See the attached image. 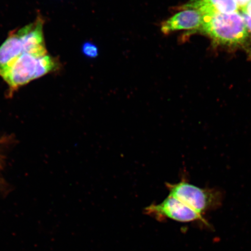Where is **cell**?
I'll list each match as a JSON object with an SVG mask.
<instances>
[{"mask_svg":"<svg viewBox=\"0 0 251 251\" xmlns=\"http://www.w3.org/2000/svg\"><path fill=\"white\" fill-rule=\"evenodd\" d=\"M81 51L84 56L90 58H95L99 56V50L95 44L88 42L83 43L81 47Z\"/></svg>","mask_w":251,"mask_h":251,"instance_id":"obj_8","label":"cell"},{"mask_svg":"<svg viewBox=\"0 0 251 251\" xmlns=\"http://www.w3.org/2000/svg\"><path fill=\"white\" fill-rule=\"evenodd\" d=\"M45 20L38 15L33 23L9 33L0 46V70L24 53L48 54L43 27Z\"/></svg>","mask_w":251,"mask_h":251,"instance_id":"obj_2","label":"cell"},{"mask_svg":"<svg viewBox=\"0 0 251 251\" xmlns=\"http://www.w3.org/2000/svg\"><path fill=\"white\" fill-rule=\"evenodd\" d=\"M250 1L251 0H236L238 7L241 9L246 7Z\"/></svg>","mask_w":251,"mask_h":251,"instance_id":"obj_10","label":"cell"},{"mask_svg":"<svg viewBox=\"0 0 251 251\" xmlns=\"http://www.w3.org/2000/svg\"><path fill=\"white\" fill-rule=\"evenodd\" d=\"M146 211L157 217L161 216L180 222L204 221L202 215L170 196L161 203L153 204L147 207Z\"/></svg>","mask_w":251,"mask_h":251,"instance_id":"obj_5","label":"cell"},{"mask_svg":"<svg viewBox=\"0 0 251 251\" xmlns=\"http://www.w3.org/2000/svg\"><path fill=\"white\" fill-rule=\"evenodd\" d=\"M169 195L203 216L206 212L221 205L222 194L215 188H201L186 180L166 184Z\"/></svg>","mask_w":251,"mask_h":251,"instance_id":"obj_4","label":"cell"},{"mask_svg":"<svg viewBox=\"0 0 251 251\" xmlns=\"http://www.w3.org/2000/svg\"><path fill=\"white\" fill-rule=\"evenodd\" d=\"M61 65L57 58L49 54L24 53L0 70V77L8 86V96L12 97L21 87L59 70Z\"/></svg>","mask_w":251,"mask_h":251,"instance_id":"obj_1","label":"cell"},{"mask_svg":"<svg viewBox=\"0 0 251 251\" xmlns=\"http://www.w3.org/2000/svg\"><path fill=\"white\" fill-rule=\"evenodd\" d=\"M241 15H242L245 24H246L248 33L251 34V17L244 13Z\"/></svg>","mask_w":251,"mask_h":251,"instance_id":"obj_9","label":"cell"},{"mask_svg":"<svg viewBox=\"0 0 251 251\" xmlns=\"http://www.w3.org/2000/svg\"><path fill=\"white\" fill-rule=\"evenodd\" d=\"M181 9H196L203 15H212L233 13L237 12L238 6L236 0H191Z\"/></svg>","mask_w":251,"mask_h":251,"instance_id":"obj_7","label":"cell"},{"mask_svg":"<svg viewBox=\"0 0 251 251\" xmlns=\"http://www.w3.org/2000/svg\"><path fill=\"white\" fill-rule=\"evenodd\" d=\"M200 29L211 37L213 42L222 46L243 45L249 37L242 15L237 12L203 15Z\"/></svg>","mask_w":251,"mask_h":251,"instance_id":"obj_3","label":"cell"},{"mask_svg":"<svg viewBox=\"0 0 251 251\" xmlns=\"http://www.w3.org/2000/svg\"><path fill=\"white\" fill-rule=\"evenodd\" d=\"M243 13L246 14L251 17V1L249 3L246 7L242 9Z\"/></svg>","mask_w":251,"mask_h":251,"instance_id":"obj_11","label":"cell"},{"mask_svg":"<svg viewBox=\"0 0 251 251\" xmlns=\"http://www.w3.org/2000/svg\"><path fill=\"white\" fill-rule=\"evenodd\" d=\"M180 12L164 21L161 25L162 33L165 35L179 30H199L203 23V15L194 9H181Z\"/></svg>","mask_w":251,"mask_h":251,"instance_id":"obj_6","label":"cell"}]
</instances>
